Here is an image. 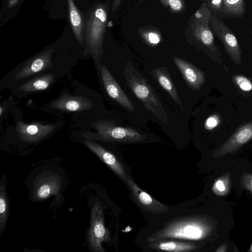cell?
I'll return each mask as SVG.
<instances>
[{"label":"cell","mask_w":252,"mask_h":252,"mask_svg":"<svg viewBox=\"0 0 252 252\" xmlns=\"http://www.w3.org/2000/svg\"><path fill=\"white\" fill-rule=\"evenodd\" d=\"M83 48L61 40L20 63L0 80V89L9 87L38 75L52 73L71 77L72 67L83 59Z\"/></svg>","instance_id":"1"},{"label":"cell","mask_w":252,"mask_h":252,"mask_svg":"<svg viewBox=\"0 0 252 252\" xmlns=\"http://www.w3.org/2000/svg\"><path fill=\"white\" fill-rule=\"evenodd\" d=\"M71 82L72 92L64 88L58 97L38 109L56 117L67 115L71 122L105 111L97 92L73 79Z\"/></svg>","instance_id":"2"},{"label":"cell","mask_w":252,"mask_h":252,"mask_svg":"<svg viewBox=\"0 0 252 252\" xmlns=\"http://www.w3.org/2000/svg\"><path fill=\"white\" fill-rule=\"evenodd\" d=\"M210 231V224L202 217H180L165 224L163 227L150 235L147 241L151 243L166 238L198 240L206 237Z\"/></svg>","instance_id":"3"},{"label":"cell","mask_w":252,"mask_h":252,"mask_svg":"<svg viewBox=\"0 0 252 252\" xmlns=\"http://www.w3.org/2000/svg\"><path fill=\"white\" fill-rule=\"evenodd\" d=\"M85 44L83 60L91 57L94 63H99L103 53L102 36L107 14L99 3L85 14Z\"/></svg>","instance_id":"4"},{"label":"cell","mask_w":252,"mask_h":252,"mask_svg":"<svg viewBox=\"0 0 252 252\" xmlns=\"http://www.w3.org/2000/svg\"><path fill=\"white\" fill-rule=\"evenodd\" d=\"M124 76L127 86L142 102L144 107L158 119L168 124V115L157 94L147 80L129 62H127L125 66Z\"/></svg>","instance_id":"5"},{"label":"cell","mask_w":252,"mask_h":252,"mask_svg":"<svg viewBox=\"0 0 252 252\" xmlns=\"http://www.w3.org/2000/svg\"><path fill=\"white\" fill-rule=\"evenodd\" d=\"M14 125L7 129L22 142L35 144L48 138L60 130L64 125L63 120L54 122L37 121L26 122L23 114L17 107L13 109Z\"/></svg>","instance_id":"6"},{"label":"cell","mask_w":252,"mask_h":252,"mask_svg":"<svg viewBox=\"0 0 252 252\" xmlns=\"http://www.w3.org/2000/svg\"><path fill=\"white\" fill-rule=\"evenodd\" d=\"M101 89L108 98L127 110L133 111L134 106L123 91L107 67L102 63H94Z\"/></svg>","instance_id":"7"},{"label":"cell","mask_w":252,"mask_h":252,"mask_svg":"<svg viewBox=\"0 0 252 252\" xmlns=\"http://www.w3.org/2000/svg\"><path fill=\"white\" fill-rule=\"evenodd\" d=\"M88 239L90 248L95 252H104L102 244L110 240L109 232L104 224L102 207L97 202L91 210Z\"/></svg>","instance_id":"8"},{"label":"cell","mask_w":252,"mask_h":252,"mask_svg":"<svg viewBox=\"0 0 252 252\" xmlns=\"http://www.w3.org/2000/svg\"><path fill=\"white\" fill-rule=\"evenodd\" d=\"M61 77L52 73L42 74L13 85L8 89L13 95L22 98L47 90Z\"/></svg>","instance_id":"9"},{"label":"cell","mask_w":252,"mask_h":252,"mask_svg":"<svg viewBox=\"0 0 252 252\" xmlns=\"http://www.w3.org/2000/svg\"><path fill=\"white\" fill-rule=\"evenodd\" d=\"M211 24L215 32L222 42L228 54L233 59L239 61L241 51L237 39L232 31L219 17L212 15Z\"/></svg>","instance_id":"10"},{"label":"cell","mask_w":252,"mask_h":252,"mask_svg":"<svg viewBox=\"0 0 252 252\" xmlns=\"http://www.w3.org/2000/svg\"><path fill=\"white\" fill-rule=\"evenodd\" d=\"M81 142L97 155L110 168L125 182L128 176L117 158L95 140L84 138H74Z\"/></svg>","instance_id":"11"},{"label":"cell","mask_w":252,"mask_h":252,"mask_svg":"<svg viewBox=\"0 0 252 252\" xmlns=\"http://www.w3.org/2000/svg\"><path fill=\"white\" fill-rule=\"evenodd\" d=\"M125 182L131 192L133 199L143 209L153 214H162L168 210V206L156 200L140 188L129 176Z\"/></svg>","instance_id":"12"},{"label":"cell","mask_w":252,"mask_h":252,"mask_svg":"<svg viewBox=\"0 0 252 252\" xmlns=\"http://www.w3.org/2000/svg\"><path fill=\"white\" fill-rule=\"evenodd\" d=\"M252 138V122L238 129L214 153L215 158L231 154Z\"/></svg>","instance_id":"13"},{"label":"cell","mask_w":252,"mask_h":252,"mask_svg":"<svg viewBox=\"0 0 252 252\" xmlns=\"http://www.w3.org/2000/svg\"><path fill=\"white\" fill-rule=\"evenodd\" d=\"M70 24L78 43L84 48L85 35V13L81 12L74 0H66Z\"/></svg>","instance_id":"14"},{"label":"cell","mask_w":252,"mask_h":252,"mask_svg":"<svg viewBox=\"0 0 252 252\" xmlns=\"http://www.w3.org/2000/svg\"><path fill=\"white\" fill-rule=\"evenodd\" d=\"M174 63L187 84L193 90H197L204 82L203 73L191 63L179 58H174Z\"/></svg>","instance_id":"15"},{"label":"cell","mask_w":252,"mask_h":252,"mask_svg":"<svg viewBox=\"0 0 252 252\" xmlns=\"http://www.w3.org/2000/svg\"><path fill=\"white\" fill-rule=\"evenodd\" d=\"M61 181L58 176L50 175L42 178L38 182L35 192V199L41 200L57 193L61 189Z\"/></svg>","instance_id":"16"},{"label":"cell","mask_w":252,"mask_h":252,"mask_svg":"<svg viewBox=\"0 0 252 252\" xmlns=\"http://www.w3.org/2000/svg\"><path fill=\"white\" fill-rule=\"evenodd\" d=\"M148 246L152 249L173 252H190L196 248L192 243L163 239L149 243Z\"/></svg>","instance_id":"17"},{"label":"cell","mask_w":252,"mask_h":252,"mask_svg":"<svg viewBox=\"0 0 252 252\" xmlns=\"http://www.w3.org/2000/svg\"><path fill=\"white\" fill-rule=\"evenodd\" d=\"M159 85L167 92L172 99L182 106L181 100L171 77L166 69L163 67L156 68L151 72Z\"/></svg>","instance_id":"18"},{"label":"cell","mask_w":252,"mask_h":252,"mask_svg":"<svg viewBox=\"0 0 252 252\" xmlns=\"http://www.w3.org/2000/svg\"><path fill=\"white\" fill-rule=\"evenodd\" d=\"M245 0H222L220 13L240 17L245 14Z\"/></svg>","instance_id":"19"},{"label":"cell","mask_w":252,"mask_h":252,"mask_svg":"<svg viewBox=\"0 0 252 252\" xmlns=\"http://www.w3.org/2000/svg\"><path fill=\"white\" fill-rule=\"evenodd\" d=\"M9 213L8 200L6 194L5 186L2 184L0 187V234L4 230Z\"/></svg>","instance_id":"20"},{"label":"cell","mask_w":252,"mask_h":252,"mask_svg":"<svg viewBox=\"0 0 252 252\" xmlns=\"http://www.w3.org/2000/svg\"><path fill=\"white\" fill-rule=\"evenodd\" d=\"M18 102L15 101L13 97L4 100L0 103V122L7 116L8 112L12 111L16 107Z\"/></svg>","instance_id":"21"},{"label":"cell","mask_w":252,"mask_h":252,"mask_svg":"<svg viewBox=\"0 0 252 252\" xmlns=\"http://www.w3.org/2000/svg\"><path fill=\"white\" fill-rule=\"evenodd\" d=\"M200 36L202 42L204 45L215 48L213 34L207 26L204 27L201 30Z\"/></svg>","instance_id":"22"},{"label":"cell","mask_w":252,"mask_h":252,"mask_svg":"<svg viewBox=\"0 0 252 252\" xmlns=\"http://www.w3.org/2000/svg\"><path fill=\"white\" fill-rule=\"evenodd\" d=\"M228 182L224 180V178L218 179L213 185V191L220 195H223L227 193L229 190Z\"/></svg>","instance_id":"23"},{"label":"cell","mask_w":252,"mask_h":252,"mask_svg":"<svg viewBox=\"0 0 252 252\" xmlns=\"http://www.w3.org/2000/svg\"><path fill=\"white\" fill-rule=\"evenodd\" d=\"M235 80L240 89L245 91H249L252 89V84L251 82L245 77L237 76L235 77Z\"/></svg>","instance_id":"24"},{"label":"cell","mask_w":252,"mask_h":252,"mask_svg":"<svg viewBox=\"0 0 252 252\" xmlns=\"http://www.w3.org/2000/svg\"><path fill=\"white\" fill-rule=\"evenodd\" d=\"M242 185L252 193V174H244L241 180Z\"/></svg>","instance_id":"25"},{"label":"cell","mask_w":252,"mask_h":252,"mask_svg":"<svg viewBox=\"0 0 252 252\" xmlns=\"http://www.w3.org/2000/svg\"><path fill=\"white\" fill-rule=\"evenodd\" d=\"M222 0H210L211 8L215 12H220Z\"/></svg>","instance_id":"26"},{"label":"cell","mask_w":252,"mask_h":252,"mask_svg":"<svg viewBox=\"0 0 252 252\" xmlns=\"http://www.w3.org/2000/svg\"><path fill=\"white\" fill-rule=\"evenodd\" d=\"M169 3L171 8L176 10L180 9L182 6L179 0H169Z\"/></svg>","instance_id":"27"},{"label":"cell","mask_w":252,"mask_h":252,"mask_svg":"<svg viewBox=\"0 0 252 252\" xmlns=\"http://www.w3.org/2000/svg\"><path fill=\"white\" fill-rule=\"evenodd\" d=\"M21 0H7L6 8L8 10L15 7L19 3Z\"/></svg>","instance_id":"28"},{"label":"cell","mask_w":252,"mask_h":252,"mask_svg":"<svg viewBox=\"0 0 252 252\" xmlns=\"http://www.w3.org/2000/svg\"><path fill=\"white\" fill-rule=\"evenodd\" d=\"M217 125V121L214 117H211L209 118L206 121V125L209 127H214Z\"/></svg>","instance_id":"29"},{"label":"cell","mask_w":252,"mask_h":252,"mask_svg":"<svg viewBox=\"0 0 252 252\" xmlns=\"http://www.w3.org/2000/svg\"><path fill=\"white\" fill-rule=\"evenodd\" d=\"M149 39L150 41L154 44H157L159 41V37L154 33L151 32L149 34Z\"/></svg>","instance_id":"30"},{"label":"cell","mask_w":252,"mask_h":252,"mask_svg":"<svg viewBox=\"0 0 252 252\" xmlns=\"http://www.w3.org/2000/svg\"><path fill=\"white\" fill-rule=\"evenodd\" d=\"M226 250V248L225 245H223L220 248H219V249L216 250V252H225Z\"/></svg>","instance_id":"31"},{"label":"cell","mask_w":252,"mask_h":252,"mask_svg":"<svg viewBox=\"0 0 252 252\" xmlns=\"http://www.w3.org/2000/svg\"><path fill=\"white\" fill-rule=\"evenodd\" d=\"M250 251H251V252H252V245H251V247Z\"/></svg>","instance_id":"32"},{"label":"cell","mask_w":252,"mask_h":252,"mask_svg":"<svg viewBox=\"0 0 252 252\" xmlns=\"http://www.w3.org/2000/svg\"></svg>","instance_id":"33"}]
</instances>
